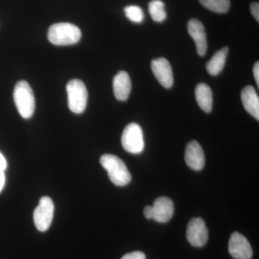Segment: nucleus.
Segmentation results:
<instances>
[{"mask_svg":"<svg viewBox=\"0 0 259 259\" xmlns=\"http://www.w3.org/2000/svg\"><path fill=\"white\" fill-rule=\"evenodd\" d=\"M81 37L80 29L74 24L59 23L51 25L48 38L56 46H71L77 44Z\"/></svg>","mask_w":259,"mask_h":259,"instance_id":"obj_1","label":"nucleus"},{"mask_svg":"<svg viewBox=\"0 0 259 259\" xmlns=\"http://www.w3.org/2000/svg\"><path fill=\"white\" fill-rule=\"evenodd\" d=\"M100 163L107 170L109 178L114 185L123 187L131 182V173L120 158L115 155L105 154L100 158Z\"/></svg>","mask_w":259,"mask_h":259,"instance_id":"obj_2","label":"nucleus"},{"mask_svg":"<svg viewBox=\"0 0 259 259\" xmlns=\"http://www.w3.org/2000/svg\"><path fill=\"white\" fill-rule=\"evenodd\" d=\"M14 101L20 115L25 119H29L35 111V101L33 92L26 81H18L15 87Z\"/></svg>","mask_w":259,"mask_h":259,"instance_id":"obj_3","label":"nucleus"},{"mask_svg":"<svg viewBox=\"0 0 259 259\" xmlns=\"http://www.w3.org/2000/svg\"><path fill=\"white\" fill-rule=\"evenodd\" d=\"M68 105L69 110L75 114H81L88 105V92L82 81L72 79L66 85Z\"/></svg>","mask_w":259,"mask_h":259,"instance_id":"obj_4","label":"nucleus"},{"mask_svg":"<svg viewBox=\"0 0 259 259\" xmlns=\"http://www.w3.org/2000/svg\"><path fill=\"white\" fill-rule=\"evenodd\" d=\"M121 142L124 149L133 154L142 153L145 147L142 128L137 123L129 124L122 133Z\"/></svg>","mask_w":259,"mask_h":259,"instance_id":"obj_5","label":"nucleus"},{"mask_svg":"<svg viewBox=\"0 0 259 259\" xmlns=\"http://www.w3.org/2000/svg\"><path fill=\"white\" fill-rule=\"evenodd\" d=\"M54 204L50 197H42L33 212V221L37 229L46 232L50 228L54 218Z\"/></svg>","mask_w":259,"mask_h":259,"instance_id":"obj_6","label":"nucleus"},{"mask_svg":"<svg viewBox=\"0 0 259 259\" xmlns=\"http://www.w3.org/2000/svg\"><path fill=\"white\" fill-rule=\"evenodd\" d=\"M208 230L202 218H192L187 228V238L194 247H202L208 241Z\"/></svg>","mask_w":259,"mask_h":259,"instance_id":"obj_7","label":"nucleus"},{"mask_svg":"<svg viewBox=\"0 0 259 259\" xmlns=\"http://www.w3.org/2000/svg\"><path fill=\"white\" fill-rule=\"evenodd\" d=\"M228 250L232 257L236 259H250L253 256V250L249 242L238 232H235L231 235Z\"/></svg>","mask_w":259,"mask_h":259,"instance_id":"obj_8","label":"nucleus"},{"mask_svg":"<svg viewBox=\"0 0 259 259\" xmlns=\"http://www.w3.org/2000/svg\"><path fill=\"white\" fill-rule=\"evenodd\" d=\"M151 70L158 82L163 88H171L174 84L173 72L170 63L164 58H158L151 62Z\"/></svg>","mask_w":259,"mask_h":259,"instance_id":"obj_9","label":"nucleus"},{"mask_svg":"<svg viewBox=\"0 0 259 259\" xmlns=\"http://www.w3.org/2000/svg\"><path fill=\"white\" fill-rule=\"evenodd\" d=\"M186 163L194 171H200L205 164L203 149L197 141H192L187 144L185 151Z\"/></svg>","mask_w":259,"mask_h":259,"instance_id":"obj_10","label":"nucleus"},{"mask_svg":"<svg viewBox=\"0 0 259 259\" xmlns=\"http://www.w3.org/2000/svg\"><path fill=\"white\" fill-rule=\"evenodd\" d=\"M187 29L190 36L195 42L197 54L200 56L205 55L207 44L203 24L197 19H191L188 22Z\"/></svg>","mask_w":259,"mask_h":259,"instance_id":"obj_11","label":"nucleus"},{"mask_svg":"<svg viewBox=\"0 0 259 259\" xmlns=\"http://www.w3.org/2000/svg\"><path fill=\"white\" fill-rule=\"evenodd\" d=\"M153 219L156 222L167 223L173 217L175 205L171 199L166 197H158L152 206Z\"/></svg>","mask_w":259,"mask_h":259,"instance_id":"obj_12","label":"nucleus"},{"mask_svg":"<svg viewBox=\"0 0 259 259\" xmlns=\"http://www.w3.org/2000/svg\"><path fill=\"white\" fill-rule=\"evenodd\" d=\"M241 101L245 110L257 120H259V98L252 86H247L241 92Z\"/></svg>","mask_w":259,"mask_h":259,"instance_id":"obj_13","label":"nucleus"},{"mask_svg":"<svg viewBox=\"0 0 259 259\" xmlns=\"http://www.w3.org/2000/svg\"><path fill=\"white\" fill-rule=\"evenodd\" d=\"M114 95L117 100L125 101L128 98L131 91V81L128 74L125 71H120L113 79Z\"/></svg>","mask_w":259,"mask_h":259,"instance_id":"obj_14","label":"nucleus"},{"mask_svg":"<svg viewBox=\"0 0 259 259\" xmlns=\"http://www.w3.org/2000/svg\"><path fill=\"white\" fill-rule=\"evenodd\" d=\"M195 97L199 107L205 112H210L212 108V93L206 83H201L195 89Z\"/></svg>","mask_w":259,"mask_h":259,"instance_id":"obj_15","label":"nucleus"},{"mask_svg":"<svg viewBox=\"0 0 259 259\" xmlns=\"http://www.w3.org/2000/svg\"><path fill=\"white\" fill-rule=\"evenodd\" d=\"M228 48L225 47L217 51L206 64L207 72L212 76H217L223 71L226 64Z\"/></svg>","mask_w":259,"mask_h":259,"instance_id":"obj_16","label":"nucleus"},{"mask_svg":"<svg viewBox=\"0 0 259 259\" xmlns=\"http://www.w3.org/2000/svg\"><path fill=\"white\" fill-rule=\"evenodd\" d=\"M148 12L155 22L161 23L166 18L164 3L161 0H152L148 4Z\"/></svg>","mask_w":259,"mask_h":259,"instance_id":"obj_17","label":"nucleus"},{"mask_svg":"<svg viewBox=\"0 0 259 259\" xmlns=\"http://www.w3.org/2000/svg\"><path fill=\"white\" fill-rule=\"evenodd\" d=\"M201 5L211 11L226 13L230 9V0H199Z\"/></svg>","mask_w":259,"mask_h":259,"instance_id":"obj_18","label":"nucleus"},{"mask_svg":"<svg viewBox=\"0 0 259 259\" xmlns=\"http://www.w3.org/2000/svg\"><path fill=\"white\" fill-rule=\"evenodd\" d=\"M126 17L131 21L136 23H141L144 21V14L143 10L136 5H130L124 9Z\"/></svg>","mask_w":259,"mask_h":259,"instance_id":"obj_19","label":"nucleus"},{"mask_svg":"<svg viewBox=\"0 0 259 259\" xmlns=\"http://www.w3.org/2000/svg\"><path fill=\"white\" fill-rule=\"evenodd\" d=\"M121 259H146V255L143 252L135 251L127 253Z\"/></svg>","mask_w":259,"mask_h":259,"instance_id":"obj_20","label":"nucleus"},{"mask_svg":"<svg viewBox=\"0 0 259 259\" xmlns=\"http://www.w3.org/2000/svg\"><path fill=\"white\" fill-rule=\"evenodd\" d=\"M250 12L251 14L254 17L255 20L259 22V4L258 3L254 2L250 5Z\"/></svg>","mask_w":259,"mask_h":259,"instance_id":"obj_21","label":"nucleus"},{"mask_svg":"<svg viewBox=\"0 0 259 259\" xmlns=\"http://www.w3.org/2000/svg\"><path fill=\"white\" fill-rule=\"evenodd\" d=\"M144 215L148 220L153 219V211L152 206L148 205L144 208Z\"/></svg>","mask_w":259,"mask_h":259,"instance_id":"obj_22","label":"nucleus"},{"mask_svg":"<svg viewBox=\"0 0 259 259\" xmlns=\"http://www.w3.org/2000/svg\"><path fill=\"white\" fill-rule=\"evenodd\" d=\"M253 76H254L255 82L257 83V86L259 88V64L258 61L254 64L253 66Z\"/></svg>","mask_w":259,"mask_h":259,"instance_id":"obj_23","label":"nucleus"},{"mask_svg":"<svg viewBox=\"0 0 259 259\" xmlns=\"http://www.w3.org/2000/svg\"><path fill=\"white\" fill-rule=\"evenodd\" d=\"M7 167H8V162H7L6 158L3 156V153L0 152V170L5 171Z\"/></svg>","mask_w":259,"mask_h":259,"instance_id":"obj_24","label":"nucleus"},{"mask_svg":"<svg viewBox=\"0 0 259 259\" xmlns=\"http://www.w3.org/2000/svg\"><path fill=\"white\" fill-rule=\"evenodd\" d=\"M5 185V171L0 170V193L4 188Z\"/></svg>","mask_w":259,"mask_h":259,"instance_id":"obj_25","label":"nucleus"}]
</instances>
